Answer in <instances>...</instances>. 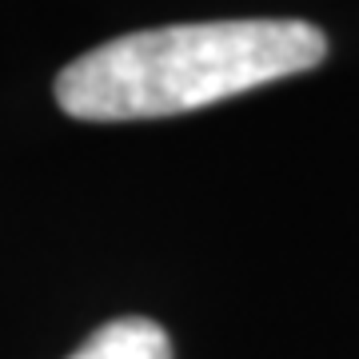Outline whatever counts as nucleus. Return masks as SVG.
Masks as SVG:
<instances>
[{
	"instance_id": "1",
	"label": "nucleus",
	"mask_w": 359,
	"mask_h": 359,
	"mask_svg": "<svg viewBox=\"0 0 359 359\" xmlns=\"http://www.w3.org/2000/svg\"><path fill=\"white\" fill-rule=\"evenodd\" d=\"M327 36L308 20H208L104 40L56 76L76 120H160L308 72Z\"/></svg>"
},
{
	"instance_id": "2",
	"label": "nucleus",
	"mask_w": 359,
	"mask_h": 359,
	"mask_svg": "<svg viewBox=\"0 0 359 359\" xmlns=\"http://www.w3.org/2000/svg\"><path fill=\"white\" fill-rule=\"evenodd\" d=\"M68 359H172V344L160 323L128 316L96 327Z\"/></svg>"
}]
</instances>
